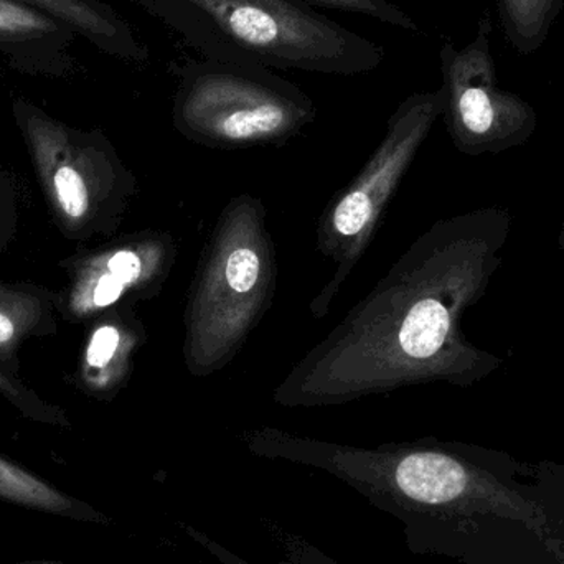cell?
<instances>
[{"label": "cell", "instance_id": "obj_16", "mask_svg": "<svg viewBox=\"0 0 564 564\" xmlns=\"http://www.w3.org/2000/svg\"><path fill=\"white\" fill-rule=\"evenodd\" d=\"M299 2L322 7V9L338 10V12L357 13V15L377 20L383 25L394 26L404 32L420 33L416 20L391 0H299Z\"/></svg>", "mask_w": 564, "mask_h": 564}, {"label": "cell", "instance_id": "obj_11", "mask_svg": "<svg viewBox=\"0 0 564 564\" xmlns=\"http://www.w3.org/2000/svg\"><path fill=\"white\" fill-rule=\"evenodd\" d=\"M56 294L35 282L0 280V367L19 377L20 350L58 334Z\"/></svg>", "mask_w": 564, "mask_h": 564}, {"label": "cell", "instance_id": "obj_4", "mask_svg": "<svg viewBox=\"0 0 564 564\" xmlns=\"http://www.w3.org/2000/svg\"><path fill=\"white\" fill-rule=\"evenodd\" d=\"M22 134L53 224L78 243L121 228L139 192L138 177L101 131H83L26 99H13Z\"/></svg>", "mask_w": 564, "mask_h": 564}, {"label": "cell", "instance_id": "obj_3", "mask_svg": "<svg viewBox=\"0 0 564 564\" xmlns=\"http://www.w3.org/2000/svg\"><path fill=\"white\" fill-rule=\"evenodd\" d=\"M276 247L263 202L231 198L202 251L184 314V364L195 378L227 368L273 304Z\"/></svg>", "mask_w": 564, "mask_h": 564}, {"label": "cell", "instance_id": "obj_14", "mask_svg": "<svg viewBox=\"0 0 564 564\" xmlns=\"http://www.w3.org/2000/svg\"><path fill=\"white\" fill-rule=\"evenodd\" d=\"M503 35L520 55L542 48L563 12L564 0H496Z\"/></svg>", "mask_w": 564, "mask_h": 564}, {"label": "cell", "instance_id": "obj_5", "mask_svg": "<svg viewBox=\"0 0 564 564\" xmlns=\"http://www.w3.org/2000/svg\"><path fill=\"white\" fill-rule=\"evenodd\" d=\"M315 118L311 96L276 69L212 58L178 69L172 122L182 138L202 148L282 145Z\"/></svg>", "mask_w": 564, "mask_h": 564}, {"label": "cell", "instance_id": "obj_8", "mask_svg": "<svg viewBox=\"0 0 564 564\" xmlns=\"http://www.w3.org/2000/svg\"><path fill=\"white\" fill-rule=\"evenodd\" d=\"M167 231L141 230L78 251L59 263L66 282L56 291L59 321L88 324L109 308L161 295L177 263Z\"/></svg>", "mask_w": 564, "mask_h": 564}, {"label": "cell", "instance_id": "obj_10", "mask_svg": "<svg viewBox=\"0 0 564 564\" xmlns=\"http://www.w3.org/2000/svg\"><path fill=\"white\" fill-rule=\"evenodd\" d=\"M78 39L48 13L19 0H0V59L26 75L66 76L76 68L72 45Z\"/></svg>", "mask_w": 564, "mask_h": 564}, {"label": "cell", "instance_id": "obj_9", "mask_svg": "<svg viewBox=\"0 0 564 564\" xmlns=\"http://www.w3.org/2000/svg\"><path fill=\"white\" fill-rule=\"evenodd\" d=\"M138 304L109 308L88 322V334L75 373L76 390L98 401H112L131 380L135 358L148 344Z\"/></svg>", "mask_w": 564, "mask_h": 564}, {"label": "cell", "instance_id": "obj_20", "mask_svg": "<svg viewBox=\"0 0 564 564\" xmlns=\"http://www.w3.org/2000/svg\"><path fill=\"white\" fill-rule=\"evenodd\" d=\"M36 564H55V563H36Z\"/></svg>", "mask_w": 564, "mask_h": 564}, {"label": "cell", "instance_id": "obj_15", "mask_svg": "<svg viewBox=\"0 0 564 564\" xmlns=\"http://www.w3.org/2000/svg\"><path fill=\"white\" fill-rule=\"evenodd\" d=\"M0 398L10 406L15 408L26 420L48 426L69 427L68 414L65 410L43 400L35 390L23 383L17 375L0 367Z\"/></svg>", "mask_w": 564, "mask_h": 564}, {"label": "cell", "instance_id": "obj_13", "mask_svg": "<svg viewBox=\"0 0 564 564\" xmlns=\"http://www.w3.org/2000/svg\"><path fill=\"white\" fill-rule=\"evenodd\" d=\"M0 500L25 509L76 520H101L95 510L76 502L42 477L0 456Z\"/></svg>", "mask_w": 564, "mask_h": 564}, {"label": "cell", "instance_id": "obj_2", "mask_svg": "<svg viewBox=\"0 0 564 564\" xmlns=\"http://www.w3.org/2000/svg\"><path fill=\"white\" fill-rule=\"evenodd\" d=\"M204 58L330 76L375 72L380 43L299 0H138Z\"/></svg>", "mask_w": 564, "mask_h": 564}, {"label": "cell", "instance_id": "obj_7", "mask_svg": "<svg viewBox=\"0 0 564 564\" xmlns=\"http://www.w3.org/2000/svg\"><path fill=\"white\" fill-rule=\"evenodd\" d=\"M492 17L484 13L476 35L463 48L441 46L444 124L460 154L479 158L522 148L539 126L529 101L499 85L492 55Z\"/></svg>", "mask_w": 564, "mask_h": 564}, {"label": "cell", "instance_id": "obj_18", "mask_svg": "<svg viewBox=\"0 0 564 564\" xmlns=\"http://www.w3.org/2000/svg\"><path fill=\"white\" fill-rule=\"evenodd\" d=\"M558 247H560V250H562L564 253V221H563L562 228H560Z\"/></svg>", "mask_w": 564, "mask_h": 564}, {"label": "cell", "instance_id": "obj_1", "mask_svg": "<svg viewBox=\"0 0 564 564\" xmlns=\"http://www.w3.org/2000/svg\"><path fill=\"white\" fill-rule=\"evenodd\" d=\"M513 217L477 208L431 225L274 388L282 408L351 403L420 384L473 388L503 360L476 347L464 315L503 263Z\"/></svg>", "mask_w": 564, "mask_h": 564}, {"label": "cell", "instance_id": "obj_17", "mask_svg": "<svg viewBox=\"0 0 564 564\" xmlns=\"http://www.w3.org/2000/svg\"><path fill=\"white\" fill-rule=\"evenodd\" d=\"M19 225V200L12 175L0 164V257L12 243Z\"/></svg>", "mask_w": 564, "mask_h": 564}, {"label": "cell", "instance_id": "obj_6", "mask_svg": "<svg viewBox=\"0 0 564 564\" xmlns=\"http://www.w3.org/2000/svg\"><path fill=\"white\" fill-rule=\"evenodd\" d=\"M443 89L404 98L388 119L387 132L357 177L338 192L321 215L317 250L334 264V274L312 299V317L321 321L370 247L381 217L421 145L443 116Z\"/></svg>", "mask_w": 564, "mask_h": 564}, {"label": "cell", "instance_id": "obj_12", "mask_svg": "<svg viewBox=\"0 0 564 564\" xmlns=\"http://www.w3.org/2000/svg\"><path fill=\"white\" fill-rule=\"evenodd\" d=\"M48 13L53 19L75 30L76 35L88 40L102 53L126 59L144 63L149 50L135 36L128 22L101 0H19Z\"/></svg>", "mask_w": 564, "mask_h": 564}, {"label": "cell", "instance_id": "obj_19", "mask_svg": "<svg viewBox=\"0 0 564 564\" xmlns=\"http://www.w3.org/2000/svg\"><path fill=\"white\" fill-rule=\"evenodd\" d=\"M225 562H227L228 564H245L241 562H237V560H235L234 556H227V558H225Z\"/></svg>", "mask_w": 564, "mask_h": 564}]
</instances>
